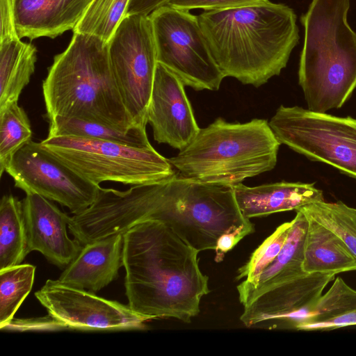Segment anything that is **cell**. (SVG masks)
<instances>
[{
    "label": "cell",
    "mask_w": 356,
    "mask_h": 356,
    "mask_svg": "<svg viewBox=\"0 0 356 356\" xmlns=\"http://www.w3.org/2000/svg\"><path fill=\"white\" fill-rule=\"evenodd\" d=\"M51 201L35 193L26 194L22 201L28 251H38L51 264L65 268L83 245L68 236L70 216Z\"/></svg>",
    "instance_id": "14"
},
{
    "label": "cell",
    "mask_w": 356,
    "mask_h": 356,
    "mask_svg": "<svg viewBox=\"0 0 356 356\" xmlns=\"http://www.w3.org/2000/svg\"><path fill=\"white\" fill-rule=\"evenodd\" d=\"M197 17L224 76L234 77L256 88L280 74L299 40L294 10L269 0L204 10Z\"/></svg>",
    "instance_id": "2"
},
{
    "label": "cell",
    "mask_w": 356,
    "mask_h": 356,
    "mask_svg": "<svg viewBox=\"0 0 356 356\" xmlns=\"http://www.w3.org/2000/svg\"><path fill=\"white\" fill-rule=\"evenodd\" d=\"M37 49L20 38L0 43V111L18 102L35 70Z\"/></svg>",
    "instance_id": "21"
},
{
    "label": "cell",
    "mask_w": 356,
    "mask_h": 356,
    "mask_svg": "<svg viewBox=\"0 0 356 356\" xmlns=\"http://www.w3.org/2000/svg\"><path fill=\"white\" fill-rule=\"evenodd\" d=\"M268 0H168L165 4L186 10L201 8L204 10H217L254 5Z\"/></svg>",
    "instance_id": "30"
},
{
    "label": "cell",
    "mask_w": 356,
    "mask_h": 356,
    "mask_svg": "<svg viewBox=\"0 0 356 356\" xmlns=\"http://www.w3.org/2000/svg\"><path fill=\"white\" fill-rule=\"evenodd\" d=\"M269 125L281 144L356 179V119L281 105Z\"/></svg>",
    "instance_id": "8"
},
{
    "label": "cell",
    "mask_w": 356,
    "mask_h": 356,
    "mask_svg": "<svg viewBox=\"0 0 356 356\" xmlns=\"http://www.w3.org/2000/svg\"><path fill=\"white\" fill-rule=\"evenodd\" d=\"M340 237L356 257V209L341 201L315 202L298 210Z\"/></svg>",
    "instance_id": "26"
},
{
    "label": "cell",
    "mask_w": 356,
    "mask_h": 356,
    "mask_svg": "<svg viewBox=\"0 0 356 356\" xmlns=\"http://www.w3.org/2000/svg\"><path fill=\"white\" fill-rule=\"evenodd\" d=\"M144 222H159L199 252L215 250L224 234L254 226L241 212L233 186L199 181L176 174L143 184Z\"/></svg>",
    "instance_id": "5"
},
{
    "label": "cell",
    "mask_w": 356,
    "mask_h": 356,
    "mask_svg": "<svg viewBox=\"0 0 356 356\" xmlns=\"http://www.w3.org/2000/svg\"><path fill=\"white\" fill-rule=\"evenodd\" d=\"M35 266L20 264L0 270V328L3 330L31 292Z\"/></svg>",
    "instance_id": "24"
},
{
    "label": "cell",
    "mask_w": 356,
    "mask_h": 356,
    "mask_svg": "<svg viewBox=\"0 0 356 356\" xmlns=\"http://www.w3.org/2000/svg\"><path fill=\"white\" fill-rule=\"evenodd\" d=\"M168 1V0H130L125 16L130 15H149L155 9L165 5Z\"/></svg>",
    "instance_id": "34"
},
{
    "label": "cell",
    "mask_w": 356,
    "mask_h": 356,
    "mask_svg": "<svg viewBox=\"0 0 356 356\" xmlns=\"http://www.w3.org/2000/svg\"><path fill=\"white\" fill-rule=\"evenodd\" d=\"M350 325H356V309L343 314L334 318L296 327L298 330H330Z\"/></svg>",
    "instance_id": "32"
},
{
    "label": "cell",
    "mask_w": 356,
    "mask_h": 356,
    "mask_svg": "<svg viewBox=\"0 0 356 356\" xmlns=\"http://www.w3.org/2000/svg\"><path fill=\"white\" fill-rule=\"evenodd\" d=\"M171 71L157 63L147 110L154 140L181 150L200 130L184 90Z\"/></svg>",
    "instance_id": "13"
},
{
    "label": "cell",
    "mask_w": 356,
    "mask_h": 356,
    "mask_svg": "<svg viewBox=\"0 0 356 356\" xmlns=\"http://www.w3.org/2000/svg\"><path fill=\"white\" fill-rule=\"evenodd\" d=\"M124 234H117L83 245L58 279L76 288L95 293L118 277L123 266Z\"/></svg>",
    "instance_id": "16"
},
{
    "label": "cell",
    "mask_w": 356,
    "mask_h": 356,
    "mask_svg": "<svg viewBox=\"0 0 356 356\" xmlns=\"http://www.w3.org/2000/svg\"><path fill=\"white\" fill-rule=\"evenodd\" d=\"M41 145L83 178L99 186L113 181L139 185L159 182L177 171L151 145H127L74 136L47 137Z\"/></svg>",
    "instance_id": "7"
},
{
    "label": "cell",
    "mask_w": 356,
    "mask_h": 356,
    "mask_svg": "<svg viewBox=\"0 0 356 356\" xmlns=\"http://www.w3.org/2000/svg\"><path fill=\"white\" fill-rule=\"evenodd\" d=\"M92 0H16L19 38H54L73 30Z\"/></svg>",
    "instance_id": "17"
},
{
    "label": "cell",
    "mask_w": 356,
    "mask_h": 356,
    "mask_svg": "<svg viewBox=\"0 0 356 356\" xmlns=\"http://www.w3.org/2000/svg\"><path fill=\"white\" fill-rule=\"evenodd\" d=\"M307 218L302 270L307 273L334 275L356 270V257L343 240L314 220Z\"/></svg>",
    "instance_id": "20"
},
{
    "label": "cell",
    "mask_w": 356,
    "mask_h": 356,
    "mask_svg": "<svg viewBox=\"0 0 356 356\" xmlns=\"http://www.w3.org/2000/svg\"><path fill=\"white\" fill-rule=\"evenodd\" d=\"M157 62L195 90H218L224 75L204 36L197 16L165 4L149 15Z\"/></svg>",
    "instance_id": "9"
},
{
    "label": "cell",
    "mask_w": 356,
    "mask_h": 356,
    "mask_svg": "<svg viewBox=\"0 0 356 356\" xmlns=\"http://www.w3.org/2000/svg\"><path fill=\"white\" fill-rule=\"evenodd\" d=\"M334 274L307 273L275 285L243 306L240 320L247 327L272 320L293 321L322 295Z\"/></svg>",
    "instance_id": "15"
},
{
    "label": "cell",
    "mask_w": 356,
    "mask_h": 356,
    "mask_svg": "<svg viewBox=\"0 0 356 356\" xmlns=\"http://www.w3.org/2000/svg\"><path fill=\"white\" fill-rule=\"evenodd\" d=\"M280 145L266 120L230 123L218 118L168 159L183 177L234 186L273 170Z\"/></svg>",
    "instance_id": "6"
},
{
    "label": "cell",
    "mask_w": 356,
    "mask_h": 356,
    "mask_svg": "<svg viewBox=\"0 0 356 356\" xmlns=\"http://www.w3.org/2000/svg\"><path fill=\"white\" fill-rule=\"evenodd\" d=\"M48 137L74 136L111 141L133 147L151 146L146 127L120 129L103 123L76 118L56 117L49 120Z\"/></svg>",
    "instance_id": "22"
},
{
    "label": "cell",
    "mask_w": 356,
    "mask_h": 356,
    "mask_svg": "<svg viewBox=\"0 0 356 356\" xmlns=\"http://www.w3.org/2000/svg\"><path fill=\"white\" fill-rule=\"evenodd\" d=\"M108 49L126 110L135 125L146 127L158 63L149 15L125 16L108 42Z\"/></svg>",
    "instance_id": "10"
},
{
    "label": "cell",
    "mask_w": 356,
    "mask_h": 356,
    "mask_svg": "<svg viewBox=\"0 0 356 356\" xmlns=\"http://www.w3.org/2000/svg\"><path fill=\"white\" fill-rule=\"evenodd\" d=\"M16 0H0V43L19 38L15 23Z\"/></svg>",
    "instance_id": "31"
},
{
    "label": "cell",
    "mask_w": 356,
    "mask_h": 356,
    "mask_svg": "<svg viewBox=\"0 0 356 356\" xmlns=\"http://www.w3.org/2000/svg\"><path fill=\"white\" fill-rule=\"evenodd\" d=\"M35 296L62 327L82 330H143L149 321L129 305L101 298L58 280H47Z\"/></svg>",
    "instance_id": "12"
},
{
    "label": "cell",
    "mask_w": 356,
    "mask_h": 356,
    "mask_svg": "<svg viewBox=\"0 0 356 356\" xmlns=\"http://www.w3.org/2000/svg\"><path fill=\"white\" fill-rule=\"evenodd\" d=\"M349 8L350 0H312L300 17L298 83L310 111L339 108L356 88V32L347 20Z\"/></svg>",
    "instance_id": "4"
},
{
    "label": "cell",
    "mask_w": 356,
    "mask_h": 356,
    "mask_svg": "<svg viewBox=\"0 0 356 356\" xmlns=\"http://www.w3.org/2000/svg\"><path fill=\"white\" fill-rule=\"evenodd\" d=\"M356 309V290L337 277L323 295L308 309L298 314L293 322L294 327L321 322Z\"/></svg>",
    "instance_id": "25"
},
{
    "label": "cell",
    "mask_w": 356,
    "mask_h": 356,
    "mask_svg": "<svg viewBox=\"0 0 356 356\" xmlns=\"http://www.w3.org/2000/svg\"><path fill=\"white\" fill-rule=\"evenodd\" d=\"M307 227L306 216L296 211L286 240L277 257L254 282L243 281L237 286L243 306L269 288L305 273L302 266Z\"/></svg>",
    "instance_id": "19"
},
{
    "label": "cell",
    "mask_w": 356,
    "mask_h": 356,
    "mask_svg": "<svg viewBox=\"0 0 356 356\" xmlns=\"http://www.w3.org/2000/svg\"><path fill=\"white\" fill-rule=\"evenodd\" d=\"M29 253L22 201L4 195L0 202V270L20 264Z\"/></svg>",
    "instance_id": "23"
},
{
    "label": "cell",
    "mask_w": 356,
    "mask_h": 356,
    "mask_svg": "<svg viewBox=\"0 0 356 356\" xmlns=\"http://www.w3.org/2000/svg\"><path fill=\"white\" fill-rule=\"evenodd\" d=\"M32 129L24 108L17 102L0 111V176L13 156L31 141Z\"/></svg>",
    "instance_id": "27"
},
{
    "label": "cell",
    "mask_w": 356,
    "mask_h": 356,
    "mask_svg": "<svg viewBox=\"0 0 356 356\" xmlns=\"http://www.w3.org/2000/svg\"><path fill=\"white\" fill-rule=\"evenodd\" d=\"M235 199L247 218L295 210L323 201V191L314 184L280 181L250 187L242 183L233 186Z\"/></svg>",
    "instance_id": "18"
},
{
    "label": "cell",
    "mask_w": 356,
    "mask_h": 356,
    "mask_svg": "<svg viewBox=\"0 0 356 356\" xmlns=\"http://www.w3.org/2000/svg\"><path fill=\"white\" fill-rule=\"evenodd\" d=\"M251 233L248 231L239 229L233 232L222 234L218 240L215 248L216 262H221L227 252L231 250L242 238Z\"/></svg>",
    "instance_id": "33"
},
{
    "label": "cell",
    "mask_w": 356,
    "mask_h": 356,
    "mask_svg": "<svg viewBox=\"0 0 356 356\" xmlns=\"http://www.w3.org/2000/svg\"><path fill=\"white\" fill-rule=\"evenodd\" d=\"M292 225V220L280 225L251 254L249 260L238 270L236 280L245 278L254 282L274 261L281 251Z\"/></svg>",
    "instance_id": "29"
},
{
    "label": "cell",
    "mask_w": 356,
    "mask_h": 356,
    "mask_svg": "<svg viewBox=\"0 0 356 356\" xmlns=\"http://www.w3.org/2000/svg\"><path fill=\"white\" fill-rule=\"evenodd\" d=\"M15 186L35 193L79 213L95 200L100 186L83 178L45 149L31 141L13 156L5 169Z\"/></svg>",
    "instance_id": "11"
},
{
    "label": "cell",
    "mask_w": 356,
    "mask_h": 356,
    "mask_svg": "<svg viewBox=\"0 0 356 356\" xmlns=\"http://www.w3.org/2000/svg\"><path fill=\"white\" fill-rule=\"evenodd\" d=\"M124 286L129 306L149 321L189 323L209 293L199 251L159 222L138 223L123 234Z\"/></svg>",
    "instance_id": "1"
},
{
    "label": "cell",
    "mask_w": 356,
    "mask_h": 356,
    "mask_svg": "<svg viewBox=\"0 0 356 356\" xmlns=\"http://www.w3.org/2000/svg\"><path fill=\"white\" fill-rule=\"evenodd\" d=\"M130 0H92L73 33L95 35L108 42L124 17Z\"/></svg>",
    "instance_id": "28"
},
{
    "label": "cell",
    "mask_w": 356,
    "mask_h": 356,
    "mask_svg": "<svg viewBox=\"0 0 356 356\" xmlns=\"http://www.w3.org/2000/svg\"><path fill=\"white\" fill-rule=\"evenodd\" d=\"M42 94L49 121L66 117L120 129L135 126L116 83L108 43L95 35L74 33L67 49L54 56Z\"/></svg>",
    "instance_id": "3"
}]
</instances>
